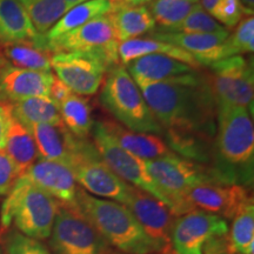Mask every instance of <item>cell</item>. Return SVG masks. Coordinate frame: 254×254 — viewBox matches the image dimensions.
<instances>
[{
  "mask_svg": "<svg viewBox=\"0 0 254 254\" xmlns=\"http://www.w3.org/2000/svg\"><path fill=\"white\" fill-rule=\"evenodd\" d=\"M252 200L253 196L245 186L201 184L187 190L178 202L173 214L179 217L193 209H200L221 218L233 219Z\"/></svg>",
  "mask_w": 254,
  "mask_h": 254,
  "instance_id": "12",
  "label": "cell"
},
{
  "mask_svg": "<svg viewBox=\"0 0 254 254\" xmlns=\"http://www.w3.org/2000/svg\"><path fill=\"white\" fill-rule=\"evenodd\" d=\"M153 0H128L127 4L133 5V6H145L148 2H152Z\"/></svg>",
  "mask_w": 254,
  "mask_h": 254,
  "instance_id": "43",
  "label": "cell"
},
{
  "mask_svg": "<svg viewBox=\"0 0 254 254\" xmlns=\"http://www.w3.org/2000/svg\"><path fill=\"white\" fill-rule=\"evenodd\" d=\"M13 163L4 150L0 151V195H7L18 179Z\"/></svg>",
  "mask_w": 254,
  "mask_h": 254,
  "instance_id": "37",
  "label": "cell"
},
{
  "mask_svg": "<svg viewBox=\"0 0 254 254\" xmlns=\"http://www.w3.org/2000/svg\"><path fill=\"white\" fill-rule=\"evenodd\" d=\"M71 94H72V91L69 90V88L66 86L63 81H60L59 79L55 75L52 84H51V86H50V91H49L50 99L52 100L59 109V106L62 105L63 101H65L66 99H67Z\"/></svg>",
  "mask_w": 254,
  "mask_h": 254,
  "instance_id": "40",
  "label": "cell"
},
{
  "mask_svg": "<svg viewBox=\"0 0 254 254\" xmlns=\"http://www.w3.org/2000/svg\"><path fill=\"white\" fill-rule=\"evenodd\" d=\"M100 103L117 122L129 131L163 134L160 124L145 101L138 85L120 64L106 73L100 92Z\"/></svg>",
  "mask_w": 254,
  "mask_h": 254,
  "instance_id": "5",
  "label": "cell"
},
{
  "mask_svg": "<svg viewBox=\"0 0 254 254\" xmlns=\"http://www.w3.org/2000/svg\"><path fill=\"white\" fill-rule=\"evenodd\" d=\"M119 56L110 53L67 52L51 58L56 77L78 95L95 94L106 73L119 65Z\"/></svg>",
  "mask_w": 254,
  "mask_h": 254,
  "instance_id": "9",
  "label": "cell"
},
{
  "mask_svg": "<svg viewBox=\"0 0 254 254\" xmlns=\"http://www.w3.org/2000/svg\"><path fill=\"white\" fill-rule=\"evenodd\" d=\"M118 53L119 59L125 65H128L133 60L147 55H164L179 60L194 69H201V66L190 53L171 44L163 43L152 38H134L119 43Z\"/></svg>",
  "mask_w": 254,
  "mask_h": 254,
  "instance_id": "24",
  "label": "cell"
},
{
  "mask_svg": "<svg viewBox=\"0 0 254 254\" xmlns=\"http://www.w3.org/2000/svg\"><path fill=\"white\" fill-rule=\"evenodd\" d=\"M74 205L114 250L123 254L160 253V246L147 233L125 205L95 198L78 190Z\"/></svg>",
  "mask_w": 254,
  "mask_h": 254,
  "instance_id": "3",
  "label": "cell"
},
{
  "mask_svg": "<svg viewBox=\"0 0 254 254\" xmlns=\"http://www.w3.org/2000/svg\"><path fill=\"white\" fill-rule=\"evenodd\" d=\"M59 201L26 178L19 177L0 211L1 230L12 224L18 232L36 240L51 237Z\"/></svg>",
  "mask_w": 254,
  "mask_h": 254,
  "instance_id": "4",
  "label": "cell"
},
{
  "mask_svg": "<svg viewBox=\"0 0 254 254\" xmlns=\"http://www.w3.org/2000/svg\"><path fill=\"white\" fill-rule=\"evenodd\" d=\"M91 134L93 136V145L97 148L98 153L100 154L101 159L120 179L150 193L151 195L160 200L168 207L166 198L159 190L147 172L145 160L124 150L122 146L112 138V135L107 132L103 122L93 123Z\"/></svg>",
  "mask_w": 254,
  "mask_h": 254,
  "instance_id": "11",
  "label": "cell"
},
{
  "mask_svg": "<svg viewBox=\"0 0 254 254\" xmlns=\"http://www.w3.org/2000/svg\"><path fill=\"white\" fill-rule=\"evenodd\" d=\"M37 146L38 158L41 160L57 161L64 165L69 164L78 146L75 138L63 124H36L28 127Z\"/></svg>",
  "mask_w": 254,
  "mask_h": 254,
  "instance_id": "19",
  "label": "cell"
},
{
  "mask_svg": "<svg viewBox=\"0 0 254 254\" xmlns=\"http://www.w3.org/2000/svg\"><path fill=\"white\" fill-rule=\"evenodd\" d=\"M254 127L249 110L217 105V133L211 166L222 184L250 186L253 183Z\"/></svg>",
  "mask_w": 254,
  "mask_h": 254,
  "instance_id": "2",
  "label": "cell"
},
{
  "mask_svg": "<svg viewBox=\"0 0 254 254\" xmlns=\"http://www.w3.org/2000/svg\"><path fill=\"white\" fill-rule=\"evenodd\" d=\"M0 58L17 68L37 72H51L52 55L46 49L45 37L38 41H18L0 44Z\"/></svg>",
  "mask_w": 254,
  "mask_h": 254,
  "instance_id": "22",
  "label": "cell"
},
{
  "mask_svg": "<svg viewBox=\"0 0 254 254\" xmlns=\"http://www.w3.org/2000/svg\"><path fill=\"white\" fill-rule=\"evenodd\" d=\"M254 50V17L246 15L237 25L233 34L230 33L219 50V60L252 53Z\"/></svg>",
  "mask_w": 254,
  "mask_h": 254,
  "instance_id": "33",
  "label": "cell"
},
{
  "mask_svg": "<svg viewBox=\"0 0 254 254\" xmlns=\"http://www.w3.org/2000/svg\"><path fill=\"white\" fill-rule=\"evenodd\" d=\"M171 32H180V33H215L224 34L228 33L225 28L212 18L204 8L198 4L190 11V13L184 19L178 26Z\"/></svg>",
  "mask_w": 254,
  "mask_h": 254,
  "instance_id": "34",
  "label": "cell"
},
{
  "mask_svg": "<svg viewBox=\"0 0 254 254\" xmlns=\"http://www.w3.org/2000/svg\"><path fill=\"white\" fill-rule=\"evenodd\" d=\"M230 32L224 34L215 33H180V32L154 30L148 34V38L157 39L163 43L171 44L194 57L199 65L207 66L218 62L219 50Z\"/></svg>",
  "mask_w": 254,
  "mask_h": 254,
  "instance_id": "18",
  "label": "cell"
},
{
  "mask_svg": "<svg viewBox=\"0 0 254 254\" xmlns=\"http://www.w3.org/2000/svg\"><path fill=\"white\" fill-rule=\"evenodd\" d=\"M190 2H194V4H199V1L200 0H190Z\"/></svg>",
  "mask_w": 254,
  "mask_h": 254,
  "instance_id": "47",
  "label": "cell"
},
{
  "mask_svg": "<svg viewBox=\"0 0 254 254\" xmlns=\"http://www.w3.org/2000/svg\"><path fill=\"white\" fill-rule=\"evenodd\" d=\"M111 14L119 43L134 39L142 34L155 30L154 19L146 6H133L128 4L114 5Z\"/></svg>",
  "mask_w": 254,
  "mask_h": 254,
  "instance_id": "25",
  "label": "cell"
},
{
  "mask_svg": "<svg viewBox=\"0 0 254 254\" xmlns=\"http://www.w3.org/2000/svg\"><path fill=\"white\" fill-rule=\"evenodd\" d=\"M55 74L2 65L0 67V103L13 104L33 97H49Z\"/></svg>",
  "mask_w": 254,
  "mask_h": 254,
  "instance_id": "16",
  "label": "cell"
},
{
  "mask_svg": "<svg viewBox=\"0 0 254 254\" xmlns=\"http://www.w3.org/2000/svg\"><path fill=\"white\" fill-rule=\"evenodd\" d=\"M219 1H220V0H201V4H200V6H201V7L204 8L208 14H211L212 11H213L215 6L218 5Z\"/></svg>",
  "mask_w": 254,
  "mask_h": 254,
  "instance_id": "41",
  "label": "cell"
},
{
  "mask_svg": "<svg viewBox=\"0 0 254 254\" xmlns=\"http://www.w3.org/2000/svg\"><path fill=\"white\" fill-rule=\"evenodd\" d=\"M67 167L81 189L92 194L126 205L131 186L105 164L93 142L79 139Z\"/></svg>",
  "mask_w": 254,
  "mask_h": 254,
  "instance_id": "7",
  "label": "cell"
},
{
  "mask_svg": "<svg viewBox=\"0 0 254 254\" xmlns=\"http://www.w3.org/2000/svg\"><path fill=\"white\" fill-rule=\"evenodd\" d=\"M209 86L217 105H233L252 110L254 79L253 64L234 56L206 66Z\"/></svg>",
  "mask_w": 254,
  "mask_h": 254,
  "instance_id": "10",
  "label": "cell"
},
{
  "mask_svg": "<svg viewBox=\"0 0 254 254\" xmlns=\"http://www.w3.org/2000/svg\"><path fill=\"white\" fill-rule=\"evenodd\" d=\"M173 153L211 165L217 104L207 74L194 71L158 82L135 81Z\"/></svg>",
  "mask_w": 254,
  "mask_h": 254,
  "instance_id": "1",
  "label": "cell"
},
{
  "mask_svg": "<svg viewBox=\"0 0 254 254\" xmlns=\"http://www.w3.org/2000/svg\"><path fill=\"white\" fill-rule=\"evenodd\" d=\"M56 254H119L75 205L59 202L51 233Z\"/></svg>",
  "mask_w": 254,
  "mask_h": 254,
  "instance_id": "8",
  "label": "cell"
},
{
  "mask_svg": "<svg viewBox=\"0 0 254 254\" xmlns=\"http://www.w3.org/2000/svg\"><path fill=\"white\" fill-rule=\"evenodd\" d=\"M39 34H46L72 6L64 0H18Z\"/></svg>",
  "mask_w": 254,
  "mask_h": 254,
  "instance_id": "30",
  "label": "cell"
},
{
  "mask_svg": "<svg viewBox=\"0 0 254 254\" xmlns=\"http://www.w3.org/2000/svg\"><path fill=\"white\" fill-rule=\"evenodd\" d=\"M209 15L228 30L236 27L246 15V12L240 0H220Z\"/></svg>",
  "mask_w": 254,
  "mask_h": 254,
  "instance_id": "36",
  "label": "cell"
},
{
  "mask_svg": "<svg viewBox=\"0 0 254 254\" xmlns=\"http://www.w3.org/2000/svg\"><path fill=\"white\" fill-rule=\"evenodd\" d=\"M62 204L74 205L79 187L71 170L62 163L38 160L23 176Z\"/></svg>",
  "mask_w": 254,
  "mask_h": 254,
  "instance_id": "17",
  "label": "cell"
},
{
  "mask_svg": "<svg viewBox=\"0 0 254 254\" xmlns=\"http://www.w3.org/2000/svg\"><path fill=\"white\" fill-rule=\"evenodd\" d=\"M12 119H13L12 104L0 103V151L4 150L5 147L6 135H7Z\"/></svg>",
  "mask_w": 254,
  "mask_h": 254,
  "instance_id": "39",
  "label": "cell"
},
{
  "mask_svg": "<svg viewBox=\"0 0 254 254\" xmlns=\"http://www.w3.org/2000/svg\"><path fill=\"white\" fill-rule=\"evenodd\" d=\"M5 247L7 254H51L39 240L28 238L18 231H12L7 234Z\"/></svg>",
  "mask_w": 254,
  "mask_h": 254,
  "instance_id": "35",
  "label": "cell"
},
{
  "mask_svg": "<svg viewBox=\"0 0 254 254\" xmlns=\"http://www.w3.org/2000/svg\"><path fill=\"white\" fill-rule=\"evenodd\" d=\"M125 206L132 212L147 236L160 246V254H176L171 244V232L176 217L164 202L150 193L131 186Z\"/></svg>",
  "mask_w": 254,
  "mask_h": 254,
  "instance_id": "15",
  "label": "cell"
},
{
  "mask_svg": "<svg viewBox=\"0 0 254 254\" xmlns=\"http://www.w3.org/2000/svg\"><path fill=\"white\" fill-rule=\"evenodd\" d=\"M127 69L133 80L144 82L164 81L194 71H200L164 55L140 57L129 63L127 65Z\"/></svg>",
  "mask_w": 254,
  "mask_h": 254,
  "instance_id": "21",
  "label": "cell"
},
{
  "mask_svg": "<svg viewBox=\"0 0 254 254\" xmlns=\"http://www.w3.org/2000/svg\"><path fill=\"white\" fill-rule=\"evenodd\" d=\"M2 65H5V63H4V60H2L1 58H0V67H1Z\"/></svg>",
  "mask_w": 254,
  "mask_h": 254,
  "instance_id": "46",
  "label": "cell"
},
{
  "mask_svg": "<svg viewBox=\"0 0 254 254\" xmlns=\"http://www.w3.org/2000/svg\"><path fill=\"white\" fill-rule=\"evenodd\" d=\"M43 40L18 0H0V44Z\"/></svg>",
  "mask_w": 254,
  "mask_h": 254,
  "instance_id": "23",
  "label": "cell"
},
{
  "mask_svg": "<svg viewBox=\"0 0 254 254\" xmlns=\"http://www.w3.org/2000/svg\"><path fill=\"white\" fill-rule=\"evenodd\" d=\"M240 2L243 5L244 9H245L246 15H253L254 0H240Z\"/></svg>",
  "mask_w": 254,
  "mask_h": 254,
  "instance_id": "42",
  "label": "cell"
},
{
  "mask_svg": "<svg viewBox=\"0 0 254 254\" xmlns=\"http://www.w3.org/2000/svg\"><path fill=\"white\" fill-rule=\"evenodd\" d=\"M109 1L113 5H123V4H127L128 0H109Z\"/></svg>",
  "mask_w": 254,
  "mask_h": 254,
  "instance_id": "45",
  "label": "cell"
},
{
  "mask_svg": "<svg viewBox=\"0 0 254 254\" xmlns=\"http://www.w3.org/2000/svg\"><path fill=\"white\" fill-rule=\"evenodd\" d=\"M145 165L152 180L166 198L172 214L183 195L192 187L201 184H222L211 165L189 160L176 153L145 160Z\"/></svg>",
  "mask_w": 254,
  "mask_h": 254,
  "instance_id": "6",
  "label": "cell"
},
{
  "mask_svg": "<svg viewBox=\"0 0 254 254\" xmlns=\"http://www.w3.org/2000/svg\"><path fill=\"white\" fill-rule=\"evenodd\" d=\"M204 254H237L232 249L228 234L214 237L205 245Z\"/></svg>",
  "mask_w": 254,
  "mask_h": 254,
  "instance_id": "38",
  "label": "cell"
},
{
  "mask_svg": "<svg viewBox=\"0 0 254 254\" xmlns=\"http://www.w3.org/2000/svg\"><path fill=\"white\" fill-rule=\"evenodd\" d=\"M4 151L17 170L18 177H21L37 161L38 152L33 135L30 129L17 119H12Z\"/></svg>",
  "mask_w": 254,
  "mask_h": 254,
  "instance_id": "26",
  "label": "cell"
},
{
  "mask_svg": "<svg viewBox=\"0 0 254 254\" xmlns=\"http://www.w3.org/2000/svg\"><path fill=\"white\" fill-rule=\"evenodd\" d=\"M113 4L109 0H88L77 6H73L59 19L51 30L44 34L46 40H53L74 30L81 25L88 23L92 19L110 14L114 11Z\"/></svg>",
  "mask_w": 254,
  "mask_h": 254,
  "instance_id": "27",
  "label": "cell"
},
{
  "mask_svg": "<svg viewBox=\"0 0 254 254\" xmlns=\"http://www.w3.org/2000/svg\"><path fill=\"white\" fill-rule=\"evenodd\" d=\"M12 114L27 128L36 124H63L58 106L49 97H33L12 104Z\"/></svg>",
  "mask_w": 254,
  "mask_h": 254,
  "instance_id": "28",
  "label": "cell"
},
{
  "mask_svg": "<svg viewBox=\"0 0 254 254\" xmlns=\"http://www.w3.org/2000/svg\"><path fill=\"white\" fill-rule=\"evenodd\" d=\"M103 124L106 127L107 132L124 150L142 160H154L173 154L161 136L150 133L129 131L113 120H104Z\"/></svg>",
  "mask_w": 254,
  "mask_h": 254,
  "instance_id": "20",
  "label": "cell"
},
{
  "mask_svg": "<svg viewBox=\"0 0 254 254\" xmlns=\"http://www.w3.org/2000/svg\"><path fill=\"white\" fill-rule=\"evenodd\" d=\"M198 4L190 0H153L150 12L159 30L172 31L190 13ZM155 25V26H157Z\"/></svg>",
  "mask_w": 254,
  "mask_h": 254,
  "instance_id": "32",
  "label": "cell"
},
{
  "mask_svg": "<svg viewBox=\"0 0 254 254\" xmlns=\"http://www.w3.org/2000/svg\"><path fill=\"white\" fill-rule=\"evenodd\" d=\"M225 234H228V225L224 218L193 209L174 219L171 244L176 254H204L209 240Z\"/></svg>",
  "mask_w": 254,
  "mask_h": 254,
  "instance_id": "14",
  "label": "cell"
},
{
  "mask_svg": "<svg viewBox=\"0 0 254 254\" xmlns=\"http://www.w3.org/2000/svg\"><path fill=\"white\" fill-rule=\"evenodd\" d=\"M119 254H123V253H119ZM154 254H160V253H154Z\"/></svg>",
  "mask_w": 254,
  "mask_h": 254,
  "instance_id": "48",
  "label": "cell"
},
{
  "mask_svg": "<svg viewBox=\"0 0 254 254\" xmlns=\"http://www.w3.org/2000/svg\"><path fill=\"white\" fill-rule=\"evenodd\" d=\"M64 1L67 2L69 6H72V7H73V6H77L79 4H82V2L88 1V0H64Z\"/></svg>",
  "mask_w": 254,
  "mask_h": 254,
  "instance_id": "44",
  "label": "cell"
},
{
  "mask_svg": "<svg viewBox=\"0 0 254 254\" xmlns=\"http://www.w3.org/2000/svg\"><path fill=\"white\" fill-rule=\"evenodd\" d=\"M230 233L232 249L237 254H254V204H246L233 219Z\"/></svg>",
  "mask_w": 254,
  "mask_h": 254,
  "instance_id": "31",
  "label": "cell"
},
{
  "mask_svg": "<svg viewBox=\"0 0 254 254\" xmlns=\"http://www.w3.org/2000/svg\"><path fill=\"white\" fill-rule=\"evenodd\" d=\"M51 55L67 52H94L118 55L119 40L111 14L94 18L88 23L53 40H46Z\"/></svg>",
  "mask_w": 254,
  "mask_h": 254,
  "instance_id": "13",
  "label": "cell"
},
{
  "mask_svg": "<svg viewBox=\"0 0 254 254\" xmlns=\"http://www.w3.org/2000/svg\"><path fill=\"white\" fill-rule=\"evenodd\" d=\"M59 112L64 125L75 138H88L93 127V120L90 103L86 98L72 93L60 105Z\"/></svg>",
  "mask_w": 254,
  "mask_h": 254,
  "instance_id": "29",
  "label": "cell"
}]
</instances>
